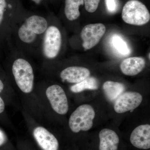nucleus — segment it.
Returning <instances> with one entry per match:
<instances>
[{"label": "nucleus", "mask_w": 150, "mask_h": 150, "mask_svg": "<svg viewBox=\"0 0 150 150\" xmlns=\"http://www.w3.org/2000/svg\"><path fill=\"white\" fill-rule=\"evenodd\" d=\"M122 18L128 24L142 25L149 21L150 14L143 3L138 0H130L123 6Z\"/></svg>", "instance_id": "nucleus-1"}, {"label": "nucleus", "mask_w": 150, "mask_h": 150, "mask_svg": "<svg viewBox=\"0 0 150 150\" xmlns=\"http://www.w3.org/2000/svg\"><path fill=\"white\" fill-rule=\"evenodd\" d=\"M48 28L46 19L38 16H30L18 30L19 37L23 42L31 43L35 40L36 35L42 34Z\"/></svg>", "instance_id": "nucleus-4"}, {"label": "nucleus", "mask_w": 150, "mask_h": 150, "mask_svg": "<svg viewBox=\"0 0 150 150\" xmlns=\"http://www.w3.org/2000/svg\"><path fill=\"white\" fill-rule=\"evenodd\" d=\"M142 100V95L139 93L132 91L123 93L115 100L114 110L118 113L134 110L139 107Z\"/></svg>", "instance_id": "nucleus-8"}, {"label": "nucleus", "mask_w": 150, "mask_h": 150, "mask_svg": "<svg viewBox=\"0 0 150 150\" xmlns=\"http://www.w3.org/2000/svg\"><path fill=\"white\" fill-rule=\"evenodd\" d=\"M103 89L108 99L113 101L124 92L125 87L123 83L108 81L103 84Z\"/></svg>", "instance_id": "nucleus-14"}, {"label": "nucleus", "mask_w": 150, "mask_h": 150, "mask_svg": "<svg viewBox=\"0 0 150 150\" xmlns=\"http://www.w3.org/2000/svg\"><path fill=\"white\" fill-rule=\"evenodd\" d=\"M86 10L89 13H93L98 6L100 0H83Z\"/></svg>", "instance_id": "nucleus-18"}, {"label": "nucleus", "mask_w": 150, "mask_h": 150, "mask_svg": "<svg viewBox=\"0 0 150 150\" xmlns=\"http://www.w3.org/2000/svg\"><path fill=\"white\" fill-rule=\"evenodd\" d=\"M12 72L17 86L21 90L28 93L33 87L34 74L29 62L23 59H18L14 62Z\"/></svg>", "instance_id": "nucleus-2"}, {"label": "nucleus", "mask_w": 150, "mask_h": 150, "mask_svg": "<svg viewBox=\"0 0 150 150\" xmlns=\"http://www.w3.org/2000/svg\"><path fill=\"white\" fill-rule=\"evenodd\" d=\"M4 89V84L3 81L0 79V94L1 93Z\"/></svg>", "instance_id": "nucleus-23"}, {"label": "nucleus", "mask_w": 150, "mask_h": 150, "mask_svg": "<svg viewBox=\"0 0 150 150\" xmlns=\"http://www.w3.org/2000/svg\"><path fill=\"white\" fill-rule=\"evenodd\" d=\"M33 2H34L36 4H39L42 0H32Z\"/></svg>", "instance_id": "nucleus-24"}, {"label": "nucleus", "mask_w": 150, "mask_h": 150, "mask_svg": "<svg viewBox=\"0 0 150 150\" xmlns=\"http://www.w3.org/2000/svg\"><path fill=\"white\" fill-rule=\"evenodd\" d=\"M90 76V72L84 67H71L63 70L61 73L62 80L70 83H77Z\"/></svg>", "instance_id": "nucleus-11"}, {"label": "nucleus", "mask_w": 150, "mask_h": 150, "mask_svg": "<svg viewBox=\"0 0 150 150\" xmlns=\"http://www.w3.org/2000/svg\"><path fill=\"white\" fill-rule=\"evenodd\" d=\"M108 10L110 12H114L116 10L117 5L116 0H105Z\"/></svg>", "instance_id": "nucleus-19"}, {"label": "nucleus", "mask_w": 150, "mask_h": 150, "mask_svg": "<svg viewBox=\"0 0 150 150\" xmlns=\"http://www.w3.org/2000/svg\"><path fill=\"white\" fill-rule=\"evenodd\" d=\"M62 45V35L56 26H51L46 29L43 42V51L48 59H54L59 54Z\"/></svg>", "instance_id": "nucleus-5"}, {"label": "nucleus", "mask_w": 150, "mask_h": 150, "mask_svg": "<svg viewBox=\"0 0 150 150\" xmlns=\"http://www.w3.org/2000/svg\"><path fill=\"white\" fill-rule=\"evenodd\" d=\"M130 142L135 147L142 149L150 148V126L140 125L134 129L130 137Z\"/></svg>", "instance_id": "nucleus-10"}, {"label": "nucleus", "mask_w": 150, "mask_h": 150, "mask_svg": "<svg viewBox=\"0 0 150 150\" xmlns=\"http://www.w3.org/2000/svg\"><path fill=\"white\" fill-rule=\"evenodd\" d=\"M105 30V26L102 23L90 24L84 26L81 32L84 50H89L96 46L104 35Z\"/></svg>", "instance_id": "nucleus-7"}, {"label": "nucleus", "mask_w": 150, "mask_h": 150, "mask_svg": "<svg viewBox=\"0 0 150 150\" xmlns=\"http://www.w3.org/2000/svg\"><path fill=\"white\" fill-rule=\"evenodd\" d=\"M95 112L93 108L88 104H83L78 107L72 113L69 120V126L74 133L88 131L93 125Z\"/></svg>", "instance_id": "nucleus-3"}, {"label": "nucleus", "mask_w": 150, "mask_h": 150, "mask_svg": "<svg viewBox=\"0 0 150 150\" xmlns=\"http://www.w3.org/2000/svg\"><path fill=\"white\" fill-rule=\"evenodd\" d=\"M5 108V105L4 101L1 97L0 96V114L4 112Z\"/></svg>", "instance_id": "nucleus-22"}, {"label": "nucleus", "mask_w": 150, "mask_h": 150, "mask_svg": "<svg viewBox=\"0 0 150 150\" xmlns=\"http://www.w3.org/2000/svg\"><path fill=\"white\" fill-rule=\"evenodd\" d=\"M6 0H0V25L2 22L4 13L6 7Z\"/></svg>", "instance_id": "nucleus-20"}, {"label": "nucleus", "mask_w": 150, "mask_h": 150, "mask_svg": "<svg viewBox=\"0 0 150 150\" xmlns=\"http://www.w3.org/2000/svg\"><path fill=\"white\" fill-rule=\"evenodd\" d=\"M33 136L38 144L43 150H58L59 142L55 136L43 127L34 129Z\"/></svg>", "instance_id": "nucleus-9"}, {"label": "nucleus", "mask_w": 150, "mask_h": 150, "mask_svg": "<svg viewBox=\"0 0 150 150\" xmlns=\"http://www.w3.org/2000/svg\"><path fill=\"white\" fill-rule=\"evenodd\" d=\"M98 88V83L97 80L93 77L89 76L81 82L72 86L71 90L73 92L77 93L86 89L95 90Z\"/></svg>", "instance_id": "nucleus-16"}, {"label": "nucleus", "mask_w": 150, "mask_h": 150, "mask_svg": "<svg viewBox=\"0 0 150 150\" xmlns=\"http://www.w3.org/2000/svg\"><path fill=\"white\" fill-rule=\"evenodd\" d=\"M111 43L113 48L119 54L123 56H128L131 50L123 38L118 35H114L111 38Z\"/></svg>", "instance_id": "nucleus-17"}, {"label": "nucleus", "mask_w": 150, "mask_h": 150, "mask_svg": "<svg viewBox=\"0 0 150 150\" xmlns=\"http://www.w3.org/2000/svg\"><path fill=\"white\" fill-rule=\"evenodd\" d=\"M46 95L53 110L60 115H65L69 110L68 99L62 87L57 85L50 86Z\"/></svg>", "instance_id": "nucleus-6"}, {"label": "nucleus", "mask_w": 150, "mask_h": 150, "mask_svg": "<svg viewBox=\"0 0 150 150\" xmlns=\"http://www.w3.org/2000/svg\"><path fill=\"white\" fill-rule=\"evenodd\" d=\"M84 4L83 0H66L65 14L68 19L74 21L80 15V6Z\"/></svg>", "instance_id": "nucleus-15"}, {"label": "nucleus", "mask_w": 150, "mask_h": 150, "mask_svg": "<svg viewBox=\"0 0 150 150\" xmlns=\"http://www.w3.org/2000/svg\"><path fill=\"white\" fill-rule=\"evenodd\" d=\"M6 142V137L4 131L0 129V147L4 144Z\"/></svg>", "instance_id": "nucleus-21"}, {"label": "nucleus", "mask_w": 150, "mask_h": 150, "mask_svg": "<svg viewBox=\"0 0 150 150\" xmlns=\"http://www.w3.org/2000/svg\"><path fill=\"white\" fill-rule=\"evenodd\" d=\"M146 65L144 59L142 57H130L121 62L120 68L126 76H134L141 72Z\"/></svg>", "instance_id": "nucleus-12"}, {"label": "nucleus", "mask_w": 150, "mask_h": 150, "mask_svg": "<svg viewBox=\"0 0 150 150\" xmlns=\"http://www.w3.org/2000/svg\"><path fill=\"white\" fill-rule=\"evenodd\" d=\"M99 150H117L119 143L118 135L110 129H105L99 134Z\"/></svg>", "instance_id": "nucleus-13"}]
</instances>
